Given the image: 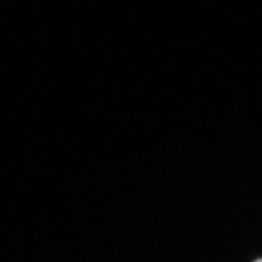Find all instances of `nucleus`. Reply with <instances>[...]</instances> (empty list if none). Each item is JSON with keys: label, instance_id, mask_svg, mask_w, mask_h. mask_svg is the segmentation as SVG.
<instances>
[{"label": "nucleus", "instance_id": "1", "mask_svg": "<svg viewBox=\"0 0 262 262\" xmlns=\"http://www.w3.org/2000/svg\"><path fill=\"white\" fill-rule=\"evenodd\" d=\"M255 262H262V258H261V260H257V261H255Z\"/></svg>", "mask_w": 262, "mask_h": 262}]
</instances>
